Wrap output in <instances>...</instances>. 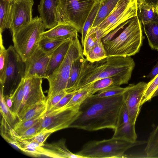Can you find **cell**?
Segmentation results:
<instances>
[{"label": "cell", "mask_w": 158, "mask_h": 158, "mask_svg": "<svg viewBox=\"0 0 158 158\" xmlns=\"http://www.w3.org/2000/svg\"><path fill=\"white\" fill-rule=\"evenodd\" d=\"M124 102L123 94L105 98L91 95L79 106V114L69 127L89 131L114 130Z\"/></svg>", "instance_id": "6da1fadb"}, {"label": "cell", "mask_w": 158, "mask_h": 158, "mask_svg": "<svg viewBox=\"0 0 158 158\" xmlns=\"http://www.w3.org/2000/svg\"><path fill=\"white\" fill-rule=\"evenodd\" d=\"M135 65L130 57L108 56L99 60L91 62L85 58L72 92L98 80L113 77L118 85L128 84Z\"/></svg>", "instance_id": "7a4b0ae2"}, {"label": "cell", "mask_w": 158, "mask_h": 158, "mask_svg": "<svg viewBox=\"0 0 158 158\" xmlns=\"http://www.w3.org/2000/svg\"><path fill=\"white\" fill-rule=\"evenodd\" d=\"M143 38L141 23L137 16L131 20L117 37L103 42L106 56L135 55L140 50Z\"/></svg>", "instance_id": "3957f363"}, {"label": "cell", "mask_w": 158, "mask_h": 158, "mask_svg": "<svg viewBox=\"0 0 158 158\" xmlns=\"http://www.w3.org/2000/svg\"><path fill=\"white\" fill-rule=\"evenodd\" d=\"M146 142L140 141L129 142L112 137L108 139L89 142L76 154L83 158H125V153L128 149Z\"/></svg>", "instance_id": "277c9868"}, {"label": "cell", "mask_w": 158, "mask_h": 158, "mask_svg": "<svg viewBox=\"0 0 158 158\" xmlns=\"http://www.w3.org/2000/svg\"><path fill=\"white\" fill-rule=\"evenodd\" d=\"M45 26L38 16L12 33L13 47L25 62L38 47Z\"/></svg>", "instance_id": "5b68a950"}, {"label": "cell", "mask_w": 158, "mask_h": 158, "mask_svg": "<svg viewBox=\"0 0 158 158\" xmlns=\"http://www.w3.org/2000/svg\"><path fill=\"white\" fill-rule=\"evenodd\" d=\"M81 45L77 35L73 38L62 62L46 79L49 85L48 98L65 90L72 63L74 60L83 54Z\"/></svg>", "instance_id": "8992f818"}, {"label": "cell", "mask_w": 158, "mask_h": 158, "mask_svg": "<svg viewBox=\"0 0 158 158\" xmlns=\"http://www.w3.org/2000/svg\"><path fill=\"white\" fill-rule=\"evenodd\" d=\"M96 1L58 0L56 15L58 23H71L81 33L84 23Z\"/></svg>", "instance_id": "52a82bcc"}, {"label": "cell", "mask_w": 158, "mask_h": 158, "mask_svg": "<svg viewBox=\"0 0 158 158\" xmlns=\"http://www.w3.org/2000/svg\"><path fill=\"white\" fill-rule=\"evenodd\" d=\"M137 16V0H119L112 12L98 26L93 28L99 40L123 24Z\"/></svg>", "instance_id": "ba28073f"}, {"label": "cell", "mask_w": 158, "mask_h": 158, "mask_svg": "<svg viewBox=\"0 0 158 158\" xmlns=\"http://www.w3.org/2000/svg\"><path fill=\"white\" fill-rule=\"evenodd\" d=\"M79 107L61 108L46 113L42 117L38 133L46 131L52 133L69 127L79 114Z\"/></svg>", "instance_id": "9c48e42d"}, {"label": "cell", "mask_w": 158, "mask_h": 158, "mask_svg": "<svg viewBox=\"0 0 158 158\" xmlns=\"http://www.w3.org/2000/svg\"><path fill=\"white\" fill-rule=\"evenodd\" d=\"M7 50V63L4 82L2 86L3 93L7 91L10 95L13 93L24 78L25 64L13 46H9Z\"/></svg>", "instance_id": "30bf717a"}, {"label": "cell", "mask_w": 158, "mask_h": 158, "mask_svg": "<svg viewBox=\"0 0 158 158\" xmlns=\"http://www.w3.org/2000/svg\"><path fill=\"white\" fill-rule=\"evenodd\" d=\"M42 82V78L38 77L24 78L23 98L18 114V119L33 106L46 101Z\"/></svg>", "instance_id": "8fae6325"}, {"label": "cell", "mask_w": 158, "mask_h": 158, "mask_svg": "<svg viewBox=\"0 0 158 158\" xmlns=\"http://www.w3.org/2000/svg\"><path fill=\"white\" fill-rule=\"evenodd\" d=\"M34 0H15L11 4L9 29L12 34L32 20Z\"/></svg>", "instance_id": "7c38bea8"}, {"label": "cell", "mask_w": 158, "mask_h": 158, "mask_svg": "<svg viewBox=\"0 0 158 158\" xmlns=\"http://www.w3.org/2000/svg\"><path fill=\"white\" fill-rule=\"evenodd\" d=\"M148 83L140 82L136 84H131L126 87L123 94L128 110L130 122L135 124L140 111V103L146 89Z\"/></svg>", "instance_id": "4fadbf2b"}, {"label": "cell", "mask_w": 158, "mask_h": 158, "mask_svg": "<svg viewBox=\"0 0 158 158\" xmlns=\"http://www.w3.org/2000/svg\"><path fill=\"white\" fill-rule=\"evenodd\" d=\"M54 51L44 52L38 47L24 62V78L33 76L44 78L49 62Z\"/></svg>", "instance_id": "5bb4252c"}, {"label": "cell", "mask_w": 158, "mask_h": 158, "mask_svg": "<svg viewBox=\"0 0 158 158\" xmlns=\"http://www.w3.org/2000/svg\"><path fill=\"white\" fill-rule=\"evenodd\" d=\"M58 4V0H40L38 10L46 29H51L58 24L56 19Z\"/></svg>", "instance_id": "9a60e30c"}, {"label": "cell", "mask_w": 158, "mask_h": 158, "mask_svg": "<svg viewBox=\"0 0 158 158\" xmlns=\"http://www.w3.org/2000/svg\"><path fill=\"white\" fill-rule=\"evenodd\" d=\"M78 30L73 25L68 23L58 24L41 35V39H64L73 38L78 35Z\"/></svg>", "instance_id": "2e32d148"}, {"label": "cell", "mask_w": 158, "mask_h": 158, "mask_svg": "<svg viewBox=\"0 0 158 158\" xmlns=\"http://www.w3.org/2000/svg\"><path fill=\"white\" fill-rule=\"evenodd\" d=\"M74 38L67 40L54 51L49 62L44 78L48 77L62 62Z\"/></svg>", "instance_id": "e0dca14e"}, {"label": "cell", "mask_w": 158, "mask_h": 158, "mask_svg": "<svg viewBox=\"0 0 158 158\" xmlns=\"http://www.w3.org/2000/svg\"><path fill=\"white\" fill-rule=\"evenodd\" d=\"M43 155L53 158H83L71 152L67 148L65 140H61L57 143L46 144Z\"/></svg>", "instance_id": "ac0fdd59"}, {"label": "cell", "mask_w": 158, "mask_h": 158, "mask_svg": "<svg viewBox=\"0 0 158 158\" xmlns=\"http://www.w3.org/2000/svg\"><path fill=\"white\" fill-rule=\"evenodd\" d=\"M137 16L143 24L158 21V15L156 7L144 0H137Z\"/></svg>", "instance_id": "d6986e66"}, {"label": "cell", "mask_w": 158, "mask_h": 158, "mask_svg": "<svg viewBox=\"0 0 158 158\" xmlns=\"http://www.w3.org/2000/svg\"><path fill=\"white\" fill-rule=\"evenodd\" d=\"M15 135L16 147L30 156L38 157L43 155L44 150L43 146L27 139H21L16 134Z\"/></svg>", "instance_id": "ffe728a7"}, {"label": "cell", "mask_w": 158, "mask_h": 158, "mask_svg": "<svg viewBox=\"0 0 158 158\" xmlns=\"http://www.w3.org/2000/svg\"><path fill=\"white\" fill-rule=\"evenodd\" d=\"M114 130L113 138L131 142L136 141L135 124L130 122L116 127Z\"/></svg>", "instance_id": "44dd1931"}, {"label": "cell", "mask_w": 158, "mask_h": 158, "mask_svg": "<svg viewBox=\"0 0 158 158\" xmlns=\"http://www.w3.org/2000/svg\"><path fill=\"white\" fill-rule=\"evenodd\" d=\"M119 0H100L99 7L91 28H94L109 15Z\"/></svg>", "instance_id": "7402d4cb"}, {"label": "cell", "mask_w": 158, "mask_h": 158, "mask_svg": "<svg viewBox=\"0 0 158 158\" xmlns=\"http://www.w3.org/2000/svg\"><path fill=\"white\" fill-rule=\"evenodd\" d=\"M85 58L82 55L73 61L71 68L65 91L72 92V89L79 75L82 64Z\"/></svg>", "instance_id": "603a6c76"}, {"label": "cell", "mask_w": 158, "mask_h": 158, "mask_svg": "<svg viewBox=\"0 0 158 158\" xmlns=\"http://www.w3.org/2000/svg\"><path fill=\"white\" fill-rule=\"evenodd\" d=\"M143 29L149 45L153 50L158 51V21L143 23Z\"/></svg>", "instance_id": "cb8c5ba5"}, {"label": "cell", "mask_w": 158, "mask_h": 158, "mask_svg": "<svg viewBox=\"0 0 158 158\" xmlns=\"http://www.w3.org/2000/svg\"><path fill=\"white\" fill-rule=\"evenodd\" d=\"M12 2L0 0V31L1 34L6 29H9Z\"/></svg>", "instance_id": "d4e9b609"}, {"label": "cell", "mask_w": 158, "mask_h": 158, "mask_svg": "<svg viewBox=\"0 0 158 158\" xmlns=\"http://www.w3.org/2000/svg\"><path fill=\"white\" fill-rule=\"evenodd\" d=\"M74 91L70 100L62 108L80 106L88 97L93 95L91 92L90 84Z\"/></svg>", "instance_id": "484cf974"}, {"label": "cell", "mask_w": 158, "mask_h": 158, "mask_svg": "<svg viewBox=\"0 0 158 158\" xmlns=\"http://www.w3.org/2000/svg\"><path fill=\"white\" fill-rule=\"evenodd\" d=\"M100 0L96 1L90 11L83 26L81 32V44L83 47L89 30L91 28L98 11Z\"/></svg>", "instance_id": "4316f807"}, {"label": "cell", "mask_w": 158, "mask_h": 158, "mask_svg": "<svg viewBox=\"0 0 158 158\" xmlns=\"http://www.w3.org/2000/svg\"><path fill=\"white\" fill-rule=\"evenodd\" d=\"M146 143L144 152L148 157L158 154V124L151 133Z\"/></svg>", "instance_id": "83f0119b"}, {"label": "cell", "mask_w": 158, "mask_h": 158, "mask_svg": "<svg viewBox=\"0 0 158 158\" xmlns=\"http://www.w3.org/2000/svg\"><path fill=\"white\" fill-rule=\"evenodd\" d=\"M106 50L102 39L98 41L88 52L86 59L91 62L99 60L106 57Z\"/></svg>", "instance_id": "f1b7e54d"}, {"label": "cell", "mask_w": 158, "mask_h": 158, "mask_svg": "<svg viewBox=\"0 0 158 158\" xmlns=\"http://www.w3.org/2000/svg\"><path fill=\"white\" fill-rule=\"evenodd\" d=\"M46 102L36 104L30 108L18 119L19 121H25L44 115L47 112Z\"/></svg>", "instance_id": "f546056e"}, {"label": "cell", "mask_w": 158, "mask_h": 158, "mask_svg": "<svg viewBox=\"0 0 158 158\" xmlns=\"http://www.w3.org/2000/svg\"><path fill=\"white\" fill-rule=\"evenodd\" d=\"M0 109L2 119L10 126L12 125L14 123L17 117L14 114L6 103L3 93V88L1 85H0Z\"/></svg>", "instance_id": "4dcf8cb0"}, {"label": "cell", "mask_w": 158, "mask_h": 158, "mask_svg": "<svg viewBox=\"0 0 158 158\" xmlns=\"http://www.w3.org/2000/svg\"><path fill=\"white\" fill-rule=\"evenodd\" d=\"M23 80L24 78L13 93L10 95H12L13 99V104L11 111L17 118L23 98Z\"/></svg>", "instance_id": "1f68e13d"}, {"label": "cell", "mask_w": 158, "mask_h": 158, "mask_svg": "<svg viewBox=\"0 0 158 158\" xmlns=\"http://www.w3.org/2000/svg\"><path fill=\"white\" fill-rule=\"evenodd\" d=\"M0 85H3L6 68L8 55L7 49L4 47L2 38V34L0 37Z\"/></svg>", "instance_id": "d6a6232c"}, {"label": "cell", "mask_w": 158, "mask_h": 158, "mask_svg": "<svg viewBox=\"0 0 158 158\" xmlns=\"http://www.w3.org/2000/svg\"><path fill=\"white\" fill-rule=\"evenodd\" d=\"M90 84L91 92L92 95L99 91L111 85H118L116 79L113 77H107L99 79Z\"/></svg>", "instance_id": "836d02e7"}, {"label": "cell", "mask_w": 158, "mask_h": 158, "mask_svg": "<svg viewBox=\"0 0 158 158\" xmlns=\"http://www.w3.org/2000/svg\"><path fill=\"white\" fill-rule=\"evenodd\" d=\"M68 39H41L39 43L38 47L44 52L53 51Z\"/></svg>", "instance_id": "e575fe53"}, {"label": "cell", "mask_w": 158, "mask_h": 158, "mask_svg": "<svg viewBox=\"0 0 158 158\" xmlns=\"http://www.w3.org/2000/svg\"><path fill=\"white\" fill-rule=\"evenodd\" d=\"M126 90V87L113 85L101 90L94 95L99 98L110 97L122 95Z\"/></svg>", "instance_id": "d590c367"}, {"label": "cell", "mask_w": 158, "mask_h": 158, "mask_svg": "<svg viewBox=\"0 0 158 158\" xmlns=\"http://www.w3.org/2000/svg\"><path fill=\"white\" fill-rule=\"evenodd\" d=\"M42 116L24 121H19L14 124L13 130L16 135L19 136L36 124Z\"/></svg>", "instance_id": "8d00e7d4"}, {"label": "cell", "mask_w": 158, "mask_h": 158, "mask_svg": "<svg viewBox=\"0 0 158 158\" xmlns=\"http://www.w3.org/2000/svg\"><path fill=\"white\" fill-rule=\"evenodd\" d=\"M158 87V74L152 80L148 83L146 89L141 100V106L145 102L150 100L153 94Z\"/></svg>", "instance_id": "74e56055"}, {"label": "cell", "mask_w": 158, "mask_h": 158, "mask_svg": "<svg viewBox=\"0 0 158 158\" xmlns=\"http://www.w3.org/2000/svg\"><path fill=\"white\" fill-rule=\"evenodd\" d=\"M94 29L91 28L89 31L83 47V54L86 57L90 49L99 40Z\"/></svg>", "instance_id": "f35d334b"}, {"label": "cell", "mask_w": 158, "mask_h": 158, "mask_svg": "<svg viewBox=\"0 0 158 158\" xmlns=\"http://www.w3.org/2000/svg\"><path fill=\"white\" fill-rule=\"evenodd\" d=\"M130 122L128 110L126 105L124 102L119 111L116 127Z\"/></svg>", "instance_id": "ab89813d"}, {"label": "cell", "mask_w": 158, "mask_h": 158, "mask_svg": "<svg viewBox=\"0 0 158 158\" xmlns=\"http://www.w3.org/2000/svg\"><path fill=\"white\" fill-rule=\"evenodd\" d=\"M67 93L65 90H63L52 96L47 98L46 102V112H48L56 105Z\"/></svg>", "instance_id": "60d3db41"}, {"label": "cell", "mask_w": 158, "mask_h": 158, "mask_svg": "<svg viewBox=\"0 0 158 158\" xmlns=\"http://www.w3.org/2000/svg\"><path fill=\"white\" fill-rule=\"evenodd\" d=\"M42 117L36 124L27 130L22 134L19 136L18 135L19 138L21 139H30L35 136L38 132Z\"/></svg>", "instance_id": "b9f144b4"}, {"label": "cell", "mask_w": 158, "mask_h": 158, "mask_svg": "<svg viewBox=\"0 0 158 158\" xmlns=\"http://www.w3.org/2000/svg\"><path fill=\"white\" fill-rule=\"evenodd\" d=\"M51 134L52 133L49 132L41 131L37 133L33 137L27 139L35 142L44 146L45 145L44 142Z\"/></svg>", "instance_id": "7bdbcfd3"}, {"label": "cell", "mask_w": 158, "mask_h": 158, "mask_svg": "<svg viewBox=\"0 0 158 158\" xmlns=\"http://www.w3.org/2000/svg\"><path fill=\"white\" fill-rule=\"evenodd\" d=\"M74 93L75 91L67 93L59 102L52 108L48 112L59 109L64 107L70 100Z\"/></svg>", "instance_id": "ee69618b"}, {"label": "cell", "mask_w": 158, "mask_h": 158, "mask_svg": "<svg viewBox=\"0 0 158 158\" xmlns=\"http://www.w3.org/2000/svg\"><path fill=\"white\" fill-rule=\"evenodd\" d=\"M158 74V62L153 67L150 72L146 76L148 78H150L151 80L153 79Z\"/></svg>", "instance_id": "f6af8a7d"}, {"label": "cell", "mask_w": 158, "mask_h": 158, "mask_svg": "<svg viewBox=\"0 0 158 158\" xmlns=\"http://www.w3.org/2000/svg\"><path fill=\"white\" fill-rule=\"evenodd\" d=\"M4 98L7 106L11 111L13 104V99L12 95H4Z\"/></svg>", "instance_id": "bcb514c9"}, {"label": "cell", "mask_w": 158, "mask_h": 158, "mask_svg": "<svg viewBox=\"0 0 158 158\" xmlns=\"http://www.w3.org/2000/svg\"><path fill=\"white\" fill-rule=\"evenodd\" d=\"M149 4L155 7L158 4V0H144Z\"/></svg>", "instance_id": "7dc6e473"}, {"label": "cell", "mask_w": 158, "mask_h": 158, "mask_svg": "<svg viewBox=\"0 0 158 158\" xmlns=\"http://www.w3.org/2000/svg\"><path fill=\"white\" fill-rule=\"evenodd\" d=\"M158 96V87L157 88L152 95V98H153L154 97Z\"/></svg>", "instance_id": "c3c4849f"}, {"label": "cell", "mask_w": 158, "mask_h": 158, "mask_svg": "<svg viewBox=\"0 0 158 158\" xmlns=\"http://www.w3.org/2000/svg\"><path fill=\"white\" fill-rule=\"evenodd\" d=\"M156 10L157 14L158 15V4L156 7Z\"/></svg>", "instance_id": "681fc988"}, {"label": "cell", "mask_w": 158, "mask_h": 158, "mask_svg": "<svg viewBox=\"0 0 158 158\" xmlns=\"http://www.w3.org/2000/svg\"><path fill=\"white\" fill-rule=\"evenodd\" d=\"M6 0V1H10L11 2H12L13 1H14L15 0Z\"/></svg>", "instance_id": "f907efd6"}, {"label": "cell", "mask_w": 158, "mask_h": 158, "mask_svg": "<svg viewBox=\"0 0 158 158\" xmlns=\"http://www.w3.org/2000/svg\"><path fill=\"white\" fill-rule=\"evenodd\" d=\"M95 1H97V0H95Z\"/></svg>", "instance_id": "816d5d0a"}]
</instances>
